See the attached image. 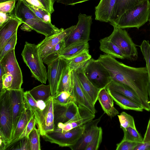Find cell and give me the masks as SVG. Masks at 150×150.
Listing matches in <instances>:
<instances>
[{
    "label": "cell",
    "instance_id": "1",
    "mask_svg": "<svg viewBox=\"0 0 150 150\" xmlns=\"http://www.w3.org/2000/svg\"><path fill=\"white\" fill-rule=\"evenodd\" d=\"M97 60L108 71L112 81L129 87L139 99L144 109L150 111L148 93V73L146 66H129L107 54H100Z\"/></svg>",
    "mask_w": 150,
    "mask_h": 150
},
{
    "label": "cell",
    "instance_id": "2",
    "mask_svg": "<svg viewBox=\"0 0 150 150\" xmlns=\"http://www.w3.org/2000/svg\"><path fill=\"white\" fill-rule=\"evenodd\" d=\"M23 59L30 69L32 76L45 84L47 74L42 59L39 54L37 45L26 42L21 54Z\"/></svg>",
    "mask_w": 150,
    "mask_h": 150
},
{
    "label": "cell",
    "instance_id": "3",
    "mask_svg": "<svg viewBox=\"0 0 150 150\" xmlns=\"http://www.w3.org/2000/svg\"><path fill=\"white\" fill-rule=\"evenodd\" d=\"M150 13V1L145 0L124 13L115 25L123 29L134 28L139 29L148 21Z\"/></svg>",
    "mask_w": 150,
    "mask_h": 150
},
{
    "label": "cell",
    "instance_id": "4",
    "mask_svg": "<svg viewBox=\"0 0 150 150\" xmlns=\"http://www.w3.org/2000/svg\"><path fill=\"white\" fill-rule=\"evenodd\" d=\"M4 71L3 76L11 84V90L22 89L23 83L21 70L15 56V49L7 53L0 61Z\"/></svg>",
    "mask_w": 150,
    "mask_h": 150
},
{
    "label": "cell",
    "instance_id": "5",
    "mask_svg": "<svg viewBox=\"0 0 150 150\" xmlns=\"http://www.w3.org/2000/svg\"><path fill=\"white\" fill-rule=\"evenodd\" d=\"M0 131L4 136L7 146L12 139L13 129L11 100L9 90L0 93Z\"/></svg>",
    "mask_w": 150,
    "mask_h": 150
},
{
    "label": "cell",
    "instance_id": "6",
    "mask_svg": "<svg viewBox=\"0 0 150 150\" xmlns=\"http://www.w3.org/2000/svg\"><path fill=\"white\" fill-rule=\"evenodd\" d=\"M84 124L70 130L62 132L57 127L42 136L45 141L58 144L59 146L68 147L74 145L80 137L84 129Z\"/></svg>",
    "mask_w": 150,
    "mask_h": 150
},
{
    "label": "cell",
    "instance_id": "7",
    "mask_svg": "<svg viewBox=\"0 0 150 150\" xmlns=\"http://www.w3.org/2000/svg\"><path fill=\"white\" fill-rule=\"evenodd\" d=\"M83 68L86 77L98 89L105 88L112 81L108 71L97 60L91 58Z\"/></svg>",
    "mask_w": 150,
    "mask_h": 150
},
{
    "label": "cell",
    "instance_id": "8",
    "mask_svg": "<svg viewBox=\"0 0 150 150\" xmlns=\"http://www.w3.org/2000/svg\"><path fill=\"white\" fill-rule=\"evenodd\" d=\"M114 29L108 39L116 45L123 54L125 58L134 60L138 56L136 45L125 30L113 25Z\"/></svg>",
    "mask_w": 150,
    "mask_h": 150
},
{
    "label": "cell",
    "instance_id": "9",
    "mask_svg": "<svg viewBox=\"0 0 150 150\" xmlns=\"http://www.w3.org/2000/svg\"><path fill=\"white\" fill-rule=\"evenodd\" d=\"M75 28L64 39L66 47L78 42H88L90 40L91 26L93 23L92 16L80 13Z\"/></svg>",
    "mask_w": 150,
    "mask_h": 150
},
{
    "label": "cell",
    "instance_id": "10",
    "mask_svg": "<svg viewBox=\"0 0 150 150\" xmlns=\"http://www.w3.org/2000/svg\"><path fill=\"white\" fill-rule=\"evenodd\" d=\"M84 108L75 102L66 105L54 104L55 127L59 123H64L80 119Z\"/></svg>",
    "mask_w": 150,
    "mask_h": 150
},
{
    "label": "cell",
    "instance_id": "11",
    "mask_svg": "<svg viewBox=\"0 0 150 150\" xmlns=\"http://www.w3.org/2000/svg\"><path fill=\"white\" fill-rule=\"evenodd\" d=\"M68 64L67 60L59 57L47 65V79L50 87L51 96H54L57 93L61 76Z\"/></svg>",
    "mask_w": 150,
    "mask_h": 150
},
{
    "label": "cell",
    "instance_id": "12",
    "mask_svg": "<svg viewBox=\"0 0 150 150\" xmlns=\"http://www.w3.org/2000/svg\"><path fill=\"white\" fill-rule=\"evenodd\" d=\"M102 116L84 124V129L80 137L74 145L69 147L71 150H85L98 133L99 127L98 125Z\"/></svg>",
    "mask_w": 150,
    "mask_h": 150
},
{
    "label": "cell",
    "instance_id": "13",
    "mask_svg": "<svg viewBox=\"0 0 150 150\" xmlns=\"http://www.w3.org/2000/svg\"><path fill=\"white\" fill-rule=\"evenodd\" d=\"M21 29L30 32L33 30L44 35L45 37L50 36L63 31L64 29H59L51 23H48L38 19L28 20L23 23Z\"/></svg>",
    "mask_w": 150,
    "mask_h": 150
},
{
    "label": "cell",
    "instance_id": "14",
    "mask_svg": "<svg viewBox=\"0 0 150 150\" xmlns=\"http://www.w3.org/2000/svg\"><path fill=\"white\" fill-rule=\"evenodd\" d=\"M76 26V25H72L58 33L45 37L40 42L37 46L39 54L42 59L56 45L67 37Z\"/></svg>",
    "mask_w": 150,
    "mask_h": 150
},
{
    "label": "cell",
    "instance_id": "15",
    "mask_svg": "<svg viewBox=\"0 0 150 150\" xmlns=\"http://www.w3.org/2000/svg\"><path fill=\"white\" fill-rule=\"evenodd\" d=\"M9 91L11 100L13 115V136L18 121L26 107L24 98V92L23 88L10 90Z\"/></svg>",
    "mask_w": 150,
    "mask_h": 150
},
{
    "label": "cell",
    "instance_id": "16",
    "mask_svg": "<svg viewBox=\"0 0 150 150\" xmlns=\"http://www.w3.org/2000/svg\"><path fill=\"white\" fill-rule=\"evenodd\" d=\"M45 102L46 106L42 111L40 124L38 126L42 136L47 132L53 131L55 127L52 96H51Z\"/></svg>",
    "mask_w": 150,
    "mask_h": 150
},
{
    "label": "cell",
    "instance_id": "17",
    "mask_svg": "<svg viewBox=\"0 0 150 150\" xmlns=\"http://www.w3.org/2000/svg\"><path fill=\"white\" fill-rule=\"evenodd\" d=\"M22 23V21L12 14L10 18L0 25V49L17 33L18 27Z\"/></svg>",
    "mask_w": 150,
    "mask_h": 150
},
{
    "label": "cell",
    "instance_id": "18",
    "mask_svg": "<svg viewBox=\"0 0 150 150\" xmlns=\"http://www.w3.org/2000/svg\"><path fill=\"white\" fill-rule=\"evenodd\" d=\"M74 71L88 100L95 106L100 89L95 86L86 77L83 67Z\"/></svg>",
    "mask_w": 150,
    "mask_h": 150
},
{
    "label": "cell",
    "instance_id": "19",
    "mask_svg": "<svg viewBox=\"0 0 150 150\" xmlns=\"http://www.w3.org/2000/svg\"><path fill=\"white\" fill-rule=\"evenodd\" d=\"M145 0H116L110 21L111 25H115L121 16L127 11Z\"/></svg>",
    "mask_w": 150,
    "mask_h": 150
},
{
    "label": "cell",
    "instance_id": "20",
    "mask_svg": "<svg viewBox=\"0 0 150 150\" xmlns=\"http://www.w3.org/2000/svg\"><path fill=\"white\" fill-rule=\"evenodd\" d=\"M73 83V92L77 105L82 106L94 114L97 111L95 106L90 102L81 87L75 71H72Z\"/></svg>",
    "mask_w": 150,
    "mask_h": 150
},
{
    "label": "cell",
    "instance_id": "21",
    "mask_svg": "<svg viewBox=\"0 0 150 150\" xmlns=\"http://www.w3.org/2000/svg\"><path fill=\"white\" fill-rule=\"evenodd\" d=\"M116 0H100L95 7V19L101 22H109Z\"/></svg>",
    "mask_w": 150,
    "mask_h": 150
},
{
    "label": "cell",
    "instance_id": "22",
    "mask_svg": "<svg viewBox=\"0 0 150 150\" xmlns=\"http://www.w3.org/2000/svg\"><path fill=\"white\" fill-rule=\"evenodd\" d=\"M98 100L105 113L112 118L119 114L114 105V100L105 88L101 89L98 93Z\"/></svg>",
    "mask_w": 150,
    "mask_h": 150
},
{
    "label": "cell",
    "instance_id": "23",
    "mask_svg": "<svg viewBox=\"0 0 150 150\" xmlns=\"http://www.w3.org/2000/svg\"><path fill=\"white\" fill-rule=\"evenodd\" d=\"M107 90L116 104L121 108L139 112L143 111L144 109L142 106L128 97L117 92Z\"/></svg>",
    "mask_w": 150,
    "mask_h": 150
},
{
    "label": "cell",
    "instance_id": "24",
    "mask_svg": "<svg viewBox=\"0 0 150 150\" xmlns=\"http://www.w3.org/2000/svg\"><path fill=\"white\" fill-rule=\"evenodd\" d=\"M95 114L84 108L82 116L80 119L64 123H59L55 127L62 132L67 131L81 126L92 120L95 118Z\"/></svg>",
    "mask_w": 150,
    "mask_h": 150
},
{
    "label": "cell",
    "instance_id": "25",
    "mask_svg": "<svg viewBox=\"0 0 150 150\" xmlns=\"http://www.w3.org/2000/svg\"><path fill=\"white\" fill-rule=\"evenodd\" d=\"M33 114L30 110L26 108L18 121L12 139L7 145L6 149L12 146L18 141L20 135Z\"/></svg>",
    "mask_w": 150,
    "mask_h": 150
},
{
    "label": "cell",
    "instance_id": "26",
    "mask_svg": "<svg viewBox=\"0 0 150 150\" xmlns=\"http://www.w3.org/2000/svg\"><path fill=\"white\" fill-rule=\"evenodd\" d=\"M88 42H82L73 44L66 47L60 54L59 57L67 60L70 59L89 50Z\"/></svg>",
    "mask_w": 150,
    "mask_h": 150
},
{
    "label": "cell",
    "instance_id": "27",
    "mask_svg": "<svg viewBox=\"0 0 150 150\" xmlns=\"http://www.w3.org/2000/svg\"><path fill=\"white\" fill-rule=\"evenodd\" d=\"M13 15L23 23L28 20L38 19L41 20L35 15L27 5L25 0H18L14 9Z\"/></svg>",
    "mask_w": 150,
    "mask_h": 150
},
{
    "label": "cell",
    "instance_id": "28",
    "mask_svg": "<svg viewBox=\"0 0 150 150\" xmlns=\"http://www.w3.org/2000/svg\"><path fill=\"white\" fill-rule=\"evenodd\" d=\"M105 88L107 90L117 92L128 97L142 106L141 102L136 95L126 85L112 80Z\"/></svg>",
    "mask_w": 150,
    "mask_h": 150
},
{
    "label": "cell",
    "instance_id": "29",
    "mask_svg": "<svg viewBox=\"0 0 150 150\" xmlns=\"http://www.w3.org/2000/svg\"><path fill=\"white\" fill-rule=\"evenodd\" d=\"M64 91L68 92L74 96L72 72L68 66L62 74L58 83L57 93Z\"/></svg>",
    "mask_w": 150,
    "mask_h": 150
},
{
    "label": "cell",
    "instance_id": "30",
    "mask_svg": "<svg viewBox=\"0 0 150 150\" xmlns=\"http://www.w3.org/2000/svg\"><path fill=\"white\" fill-rule=\"evenodd\" d=\"M100 49L105 53L114 58L123 59L124 56L118 47L112 42L108 37L101 39Z\"/></svg>",
    "mask_w": 150,
    "mask_h": 150
},
{
    "label": "cell",
    "instance_id": "31",
    "mask_svg": "<svg viewBox=\"0 0 150 150\" xmlns=\"http://www.w3.org/2000/svg\"><path fill=\"white\" fill-rule=\"evenodd\" d=\"M24 98L26 108L30 110L35 115L36 124L38 126L42 110L39 108L37 101L33 98L29 91L24 92Z\"/></svg>",
    "mask_w": 150,
    "mask_h": 150
},
{
    "label": "cell",
    "instance_id": "32",
    "mask_svg": "<svg viewBox=\"0 0 150 150\" xmlns=\"http://www.w3.org/2000/svg\"><path fill=\"white\" fill-rule=\"evenodd\" d=\"M91 58L89 50H86L80 54L68 60V66L71 71L76 70L83 67Z\"/></svg>",
    "mask_w": 150,
    "mask_h": 150
},
{
    "label": "cell",
    "instance_id": "33",
    "mask_svg": "<svg viewBox=\"0 0 150 150\" xmlns=\"http://www.w3.org/2000/svg\"><path fill=\"white\" fill-rule=\"evenodd\" d=\"M29 92L33 98L36 101L42 100L46 101L51 96V91L50 85L42 84L37 86Z\"/></svg>",
    "mask_w": 150,
    "mask_h": 150
},
{
    "label": "cell",
    "instance_id": "34",
    "mask_svg": "<svg viewBox=\"0 0 150 150\" xmlns=\"http://www.w3.org/2000/svg\"><path fill=\"white\" fill-rule=\"evenodd\" d=\"M66 47L65 42L64 39L56 45L42 58L43 63L48 65L59 57L60 54Z\"/></svg>",
    "mask_w": 150,
    "mask_h": 150
},
{
    "label": "cell",
    "instance_id": "35",
    "mask_svg": "<svg viewBox=\"0 0 150 150\" xmlns=\"http://www.w3.org/2000/svg\"><path fill=\"white\" fill-rule=\"evenodd\" d=\"M52 97L54 104L66 105L73 103H76L74 96L67 91L57 93Z\"/></svg>",
    "mask_w": 150,
    "mask_h": 150
},
{
    "label": "cell",
    "instance_id": "36",
    "mask_svg": "<svg viewBox=\"0 0 150 150\" xmlns=\"http://www.w3.org/2000/svg\"><path fill=\"white\" fill-rule=\"evenodd\" d=\"M25 0L27 5L38 18L45 22L51 23V14L45 9L34 6Z\"/></svg>",
    "mask_w": 150,
    "mask_h": 150
},
{
    "label": "cell",
    "instance_id": "37",
    "mask_svg": "<svg viewBox=\"0 0 150 150\" xmlns=\"http://www.w3.org/2000/svg\"><path fill=\"white\" fill-rule=\"evenodd\" d=\"M124 132L123 139L139 143L143 142V138L136 129L130 127L122 129Z\"/></svg>",
    "mask_w": 150,
    "mask_h": 150
},
{
    "label": "cell",
    "instance_id": "38",
    "mask_svg": "<svg viewBox=\"0 0 150 150\" xmlns=\"http://www.w3.org/2000/svg\"><path fill=\"white\" fill-rule=\"evenodd\" d=\"M40 132L35 126L28 136L30 150H40Z\"/></svg>",
    "mask_w": 150,
    "mask_h": 150
},
{
    "label": "cell",
    "instance_id": "39",
    "mask_svg": "<svg viewBox=\"0 0 150 150\" xmlns=\"http://www.w3.org/2000/svg\"><path fill=\"white\" fill-rule=\"evenodd\" d=\"M117 116L122 129L129 127L136 129L134 119L131 115L125 112H122L120 115H117Z\"/></svg>",
    "mask_w": 150,
    "mask_h": 150
},
{
    "label": "cell",
    "instance_id": "40",
    "mask_svg": "<svg viewBox=\"0 0 150 150\" xmlns=\"http://www.w3.org/2000/svg\"><path fill=\"white\" fill-rule=\"evenodd\" d=\"M17 40V34L16 33L7 41L2 48L0 49V61L9 52L15 49Z\"/></svg>",
    "mask_w": 150,
    "mask_h": 150
},
{
    "label": "cell",
    "instance_id": "41",
    "mask_svg": "<svg viewBox=\"0 0 150 150\" xmlns=\"http://www.w3.org/2000/svg\"><path fill=\"white\" fill-rule=\"evenodd\" d=\"M103 131L99 127L98 132L96 136L88 145L85 150H97L98 149L102 139Z\"/></svg>",
    "mask_w": 150,
    "mask_h": 150
},
{
    "label": "cell",
    "instance_id": "42",
    "mask_svg": "<svg viewBox=\"0 0 150 150\" xmlns=\"http://www.w3.org/2000/svg\"><path fill=\"white\" fill-rule=\"evenodd\" d=\"M139 142L122 139L117 144L116 150H134Z\"/></svg>",
    "mask_w": 150,
    "mask_h": 150
},
{
    "label": "cell",
    "instance_id": "43",
    "mask_svg": "<svg viewBox=\"0 0 150 150\" xmlns=\"http://www.w3.org/2000/svg\"><path fill=\"white\" fill-rule=\"evenodd\" d=\"M36 123L34 114L31 117L26 127L20 135L18 141L25 137L28 138V136L30 132L33 130Z\"/></svg>",
    "mask_w": 150,
    "mask_h": 150
},
{
    "label": "cell",
    "instance_id": "44",
    "mask_svg": "<svg viewBox=\"0 0 150 150\" xmlns=\"http://www.w3.org/2000/svg\"><path fill=\"white\" fill-rule=\"evenodd\" d=\"M16 146H12L10 149L12 150H30L28 138L25 137L17 142Z\"/></svg>",
    "mask_w": 150,
    "mask_h": 150
},
{
    "label": "cell",
    "instance_id": "45",
    "mask_svg": "<svg viewBox=\"0 0 150 150\" xmlns=\"http://www.w3.org/2000/svg\"><path fill=\"white\" fill-rule=\"evenodd\" d=\"M16 0L0 3V12L11 13L15 6Z\"/></svg>",
    "mask_w": 150,
    "mask_h": 150
},
{
    "label": "cell",
    "instance_id": "46",
    "mask_svg": "<svg viewBox=\"0 0 150 150\" xmlns=\"http://www.w3.org/2000/svg\"><path fill=\"white\" fill-rule=\"evenodd\" d=\"M45 9L52 14L54 11V4L55 0H39Z\"/></svg>",
    "mask_w": 150,
    "mask_h": 150
},
{
    "label": "cell",
    "instance_id": "47",
    "mask_svg": "<svg viewBox=\"0 0 150 150\" xmlns=\"http://www.w3.org/2000/svg\"><path fill=\"white\" fill-rule=\"evenodd\" d=\"M140 47L143 48L145 51L150 71V44L148 40H144L140 46Z\"/></svg>",
    "mask_w": 150,
    "mask_h": 150
},
{
    "label": "cell",
    "instance_id": "48",
    "mask_svg": "<svg viewBox=\"0 0 150 150\" xmlns=\"http://www.w3.org/2000/svg\"><path fill=\"white\" fill-rule=\"evenodd\" d=\"M89 0H57V2L66 6H74L77 4L82 3Z\"/></svg>",
    "mask_w": 150,
    "mask_h": 150
},
{
    "label": "cell",
    "instance_id": "49",
    "mask_svg": "<svg viewBox=\"0 0 150 150\" xmlns=\"http://www.w3.org/2000/svg\"><path fill=\"white\" fill-rule=\"evenodd\" d=\"M134 150H150V142L139 143Z\"/></svg>",
    "mask_w": 150,
    "mask_h": 150
},
{
    "label": "cell",
    "instance_id": "50",
    "mask_svg": "<svg viewBox=\"0 0 150 150\" xmlns=\"http://www.w3.org/2000/svg\"><path fill=\"white\" fill-rule=\"evenodd\" d=\"M0 25L7 21L12 16L11 13H4L0 12Z\"/></svg>",
    "mask_w": 150,
    "mask_h": 150
},
{
    "label": "cell",
    "instance_id": "51",
    "mask_svg": "<svg viewBox=\"0 0 150 150\" xmlns=\"http://www.w3.org/2000/svg\"><path fill=\"white\" fill-rule=\"evenodd\" d=\"M150 142V118L149 121L146 132L143 138V142Z\"/></svg>",
    "mask_w": 150,
    "mask_h": 150
},
{
    "label": "cell",
    "instance_id": "52",
    "mask_svg": "<svg viewBox=\"0 0 150 150\" xmlns=\"http://www.w3.org/2000/svg\"><path fill=\"white\" fill-rule=\"evenodd\" d=\"M0 150L6 149L7 143L1 131H0Z\"/></svg>",
    "mask_w": 150,
    "mask_h": 150
},
{
    "label": "cell",
    "instance_id": "53",
    "mask_svg": "<svg viewBox=\"0 0 150 150\" xmlns=\"http://www.w3.org/2000/svg\"><path fill=\"white\" fill-rule=\"evenodd\" d=\"M146 62V67L147 68L148 73V93L149 98L150 104V71L149 67V63L147 57L146 56L144 57Z\"/></svg>",
    "mask_w": 150,
    "mask_h": 150
},
{
    "label": "cell",
    "instance_id": "54",
    "mask_svg": "<svg viewBox=\"0 0 150 150\" xmlns=\"http://www.w3.org/2000/svg\"><path fill=\"white\" fill-rule=\"evenodd\" d=\"M27 2H29L31 4L41 8H42L45 9V8L40 3V2L38 0H25Z\"/></svg>",
    "mask_w": 150,
    "mask_h": 150
},
{
    "label": "cell",
    "instance_id": "55",
    "mask_svg": "<svg viewBox=\"0 0 150 150\" xmlns=\"http://www.w3.org/2000/svg\"><path fill=\"white\" fill-rule=\"evenodd\" d=\"M12 0H0V3L9 1Z\"/></svg>",
    "mask_w": 150,
    "mask_h": 150
},
{
    "label": "cell",
    "instance_id": "56",
    "mask_svg": "<svg viewBox=\"0 0 150 150\" xmlns=\"http://www.w3.org/2000/svg\"><path fill=\"white\" fill-rule=\"evenodd\" d=\"M149 21L150 24V13L149 16Z\"/></svg>",
    "mask_w": 150,
    "mask_h": 150
},
{
    "label": "cell",
    "instance_id": "57",
    "mask_svg": "<svg viewBox=\"0 0 150 150\" xmlns=\"http://www.w3.org/2000/svg\"><path fill=\"white\" fill-rule=\"evenodd\" d=\"M38 0V1H39V0Z\"/></svg>",
    "mask_w": 150,
    "mask_h": 150
}]
</instances>
